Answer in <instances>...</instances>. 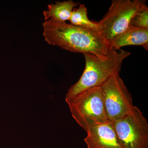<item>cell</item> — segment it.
<instances>
[{"label": "cell", "instance_id": "30bf717a", "mask_svg": "<svg viewBox=\"0 0 148 148\" xmlns=\"http://www.w3.org/2000/svg\"><path fill=\"white\" fill-rule=\"evenodd\" d=\"M69 21L71 24L75 26L100 32V26L98 22L92 21L89 19L87 8L84 4H80L78 8L73 9Z\"/></svg>", "mask_w": 148, "mask_h": 148}, {"label": "cell", "instance_id": "277c9868", "mask_svg": "<svg viewBox=\"0 0 148 148\" xmlns=\"http://www.w3.org/2000/svg\"><path fill=\"white\" fill-rule=\"evenodd\" d=\"M144 0H113L108 10L98 23L100 32L110 44L130 26L135 13L146 5Z\"/></svg>", "mask_w": 148, "mask_h": 148}, {"label": "cell", "instance_id": "8fae6325", "mask_svg": "<svg viewBox=\"0 0 148 148\" xmlns=\"http://www.w3.org/2000/svg\"><path fill=\"white\" fill-rule=\"evenodd\" d=\"M130 25L139 28L148 29V8L144 5L135 13Z\"/></svg>", "mask_w": 148, "mask_h": 148}, {"label": "cell", "instance_id": "3957f363", "mask_svg": "<svg viewBox=\"0 0 148 148\" xmlns=\"http://www.w3.org/2000/svg\"><path fill=\"white\" fill-rule=\"evenodd\" d=\"M65 100L72 116L86 132L95 125L109 121L101 86L89 88Z\"/></svg>", "mask_w": 148, "mask_h": 148}, {"label": "cell", "instance_id": "5b68a950", "mask_svg": "<svg viewBox=\"0 0 148 148\" xmlns=\"http://www.w3.org/2000/svg\"><path fill=\"white\" fill-rule=\"evenodd\" d=\"M112 123L124 148H148L147 121L138 107L134 106L129 113Z\"/></svg>", "mask_w": 148, "mask_h": 148}, {"label": "cell", "instance_id": "9c48e42d", "mask_svg": "<svg viewBox=\"0 0 148 148\" xmlns=\"http://www.w3.org/2000/svg\"><path fill=\"white\" fill-rule=\"evenodd\" d=\"M79 4L72 0L57 1L55 4L48 5V10L43 12L45 21L51 18L61 21L66 22L69 20L72 11L75 7Z\"/></svg>", "mask_w": 148, "mask_h": 148}, {"label": "cell", "instance_id": "8992f818", "mask_svg": "<svg viewBox=\"0 0 148 148\" xmlns=\"http://www.w3.org/2000/svg\"><path fill=\"white\" fill-rule=\"evenodd\" d=\"M109 121L120 119L134 107L131 93L119 75H113L101 86Z\"/></svg>", "mask_w": 148, "mask_h": 148}, {"label": "cell", "instance_id": "52a82bcc", "mask_svg": "<svg viewBox=\"0 0 148 148\" xmlns=\"http://www.w3.org/2000/svg\"><path fill=\"white\" fill-rule=\"evenodd\" d=\"M86 132L84 139L86 148H124L117 137L112 121L95 125Z\"/></svg>", "mask_w": 148, "mask_h": 148}, {"label": "cell", "instance_id": "6da1fadb", "mask_svg": "<svg viewBox=\"0 0 148 148\" xmlns=\"http://www.w3.org/2000/svg\"><path fill=\"white\" fill-rule=\"evenodd\" d=\"M43 36L50 45L75 53L108 54L112 48L100 32L51 18L42 24Z\"/></svg>", "mask_w": 148, "mask_h": 148}, {"label": "cell", "instance_id": "ba28073f", "mask_svg": "<svg viewBox=\"0 0 148 148\" xmlns=\"http://www.w3.org/2000/svg\"><path fill=\"white\" fill-rule=\"evenodd\" d=\"M111 47L119 50L126 46H140L148 49V29L130 25L122 34L110 43Z\"/></svg>", "mask_w": 148, "mask_h": 148}, {"label": "cell", "instance_id": "7a4b0ae2", "mask_svg": "<svg viewBox=\"0 0 148 148\" xmlns=\"http://www.w3.org/2000/svg\"><path fill=\"white\" fill-rule=\"evenodd\" d=\"M85 67L79 80L70 87L65 99L92 88L101 86L110 77L119 75L122 64L125 58L130 55L123 49L112 48L108 54L99 56L92 53H84Z\"/></svg>", "mask_w": 148, "mask_h": 148}]
</instances>
